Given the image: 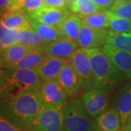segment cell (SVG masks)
Listing matches in <instances>:
<instances>
[{"instance_id":"1","label":"cell","mask_w":131,"mask_h":131,"mask_svg":"<svg viewBox=\"0 0 131 131\" xmlns=\"http://www.w3.org/2000/svg\"><path fill=\"white\" fill-rule=\"evenodd\" d=\"M39 88L0 97V115L12 124L27 131L42 108Z\"/></svg>"},{"instance_id":"2","label":"cell","mask_w":131,"mask_h":131,"mask_svg":"<svg viewBox=\"0 0 131 131\" xmlns=\"http://www.w3.org/2000/svg\"><path fill=\"white\" fill-rule=\"evenodd\" d=\"M94 77V88L111 89L125 80V74L119 70L108 56L99 48L87 49Z\"/></svg>"},{"instance_id":"3","label":"cell","mask_w":131,"mask_h":131,"mask_svg":"<svg viewBox=\"0 0 131 131\" xmlns=\"http://www.w3.org/2000/svg\"><path fill=\"white\" fill-rule=\"evenodd\" d=\"M42 80L34 69H5L0 81V97L27 89L39 88Z\"/></svg>"},{"instance_id":"4","label":"cell","mask_w":131,"mask_h":131,"mask_svg":"<svg viewBox=\"0 0 131 131\" xmlns=\"http://www.w3.org/2000/svg\"><path fill=\"white\" fill-rule=\"evenodd\" d=\"M94 124L80 99L66 103L62 131H88Z\"/></svg>"},{"instance_id":"5","label":"cell","mask_w":131,"mask_h":131,"mask_svg":"<svg viewBox=\"0 0 131 131\" xmlns=\"http://www.w3.org/2000/svg\"><path fill=\"white\" fill-rule=\"evenodd\" d=\"M66 103L59 106H42L39 115L27 131H62Z\"/></svg>"},{"instance_id":"6","label":"cell","mask_w":131,"mask_h":131,"mask_svg":"<svg viewBox=\"0 0 131 131\" xmlns=\"http://www.w3.org/2000/svg\"><path fill=\"white\" fill-rule=\"evenodd\" d=\"M80 80L81 90L87 91L94 88V77L86 49L77 48L69 58Z\"/></svg>"},{"instance_id":"7","label":"cell","mask_w":131,"mask_h":131,"mask_svg":"<svg viewBox=\"0 0 131 131\" xmlns=\"http://www.w3.org/2000/svg\"><path fill=\"white\" fill-rule=\"evenodd\" d=\"M82 103L90 117L95 119L108 106L109 99L107 90L103 88H93L85 91Z\"/></svg>"},{"instance_id":"8","label":"cell","mask_w":131,"mask_h":131,"mask_svg":"<svg viewBox=\"0 0 131 131\" xmlns=\"http://www.w3.org/2000/svg\"><path fill=\"white\" fill-rule=\"evenodd\" d=\"M39 91L42 106H59L66 103L68 95L58 80L42 81Z\"/></svg>"},{"instance_id":"9","label":"cell","mask_w":131,"mask_h":131,"mask_svg":"<svg viewBox=\"0 0 131 131\" xmlns=\"http://www.w3.org/2000/svg\"><path fill=\"white\" fill-rule=\"evenodd\" d=\"M108 30L106 28H93L82 23L77 45L80 48L91 49L103 47L106 44Z\"/></svg>"},{"instance_id":"10","label":"cell","mask_w":131,"mask_h":131,"mask_svg":"<svg viewBox=\"0 0 131 131\" xmlns=\"http://www.w3.org/2000/svg\"><path fill=\"white\" fill-rule=\"evenodd\" d=\"M70 15L66 7H52L44 6L36 12L28 15L39 23L58 26Z\"/></svg>"},{"instance_id":"11","label":"cell","mask_w":131,"mask_h":131,"mask_svg":"<svg viewBox=\"0 0 131 131\" xmlns=\"http://www.w3.org/2000/svg\"><path fill=\"white\" fill-rule=\"evenodd\" d=\"M77 42L65 37H60L47 42L43 47V51L47 56L69 59L77 49Z\"/></svg>"},{"instance_id":"12","label":"cell","mask_w":131,"mask_h":131,"mask_svg":"<svg viewBox=\"0 0 131 131\" xmlns=\"http://www.w3.org/2000/svg\"><path fill=\"white\" fill-rule=\"evenodd\" d=\"M57 80L70 98H74L81 90L80 80L69 59L63 66Z\"/></svg>"},{"instance_id":"13","label":"cell","mask_w":131,"mask_h":131,"mask_svg":"<svg viewBox=\"0 0 131 131\" xmlns=\"http://www.w3.org/2000/svg\"><path fill=\"white\" fill-rule=\"evenodd\" d=\"M114 108L119 114L122 129L131 118V83L124 84L117 90Z\"/></svg>"},{"instance_id":"14","label":"cell","mask_w":131,"mask_h":131,"mask_svg":"<svg viewBox=\"0 0 131 131\" xmlns=\"http://www.w3.org/2000/svg\"><path fill=\"white\" fill-rule=\"evenodd\" d=\"M67 60L65 58L46 56L35 70L42 81L57 80L63 66Z\"/></svg>"},{"instance_id":"15","label":"cell","mask_w":131,"mask_h":131,"mask_svg":"<svg viewBox=\"0 0 131 131\" xmlns=\"http://www.w3.org/2000/svg\"><path fill=\"white\" fill-rule=\"evenodd\" d=\"M101 49L117 68L131 80V52L118 50L107 44Z\"/></svg>"},{"instance_id":"16","label":"cell","mask_w":131,"mask_h":131,"mask_svg":"<svg viewBox=\"0 0 131 131\" xmlns=\"http://www.w3.org/2000/svg\"><path fill=\"white\" fill-rule=\"evenodd\" d=\"M43 46H38L34 47L31 51H29L18 62L14 64L8 66L5 69H36L43 60L45 58L46 55L43 51Z\"/></svg>"},{"instance_id":"17","label":"cell","mask_w":131,"mask_h":131,"mask_svg":"<svg viewBox=\"0 0 131 131\" xmlns=\"http://www.w3.org/2000/svg\"><path fill=\"white\" fill-rule=\"evenodd\" d=\"M95 122L102 131H121L122 130L120 117L115 108H107L95 118Z\"/></svg>"},{"instance_id":"18","label":"cell","mask_w":131,"mask_h":131,"mask_svg":"<svg viewBox=\"0 0 131 131\" xmlns=\"http://www.w3.org/2000/svg\"><path fill=\"white\" fill-rule=\"evenodd\" d=\"M34 47L16 43L0 52V66L5 68L23 58Z\"/></svg>"},{"instance_id":"19","label":"cell","mask_w":131,"mask_h":131,"mask_svg":"<svg viewBox=\"0 0 131 131\" xmlns=\"http://www.w3.org/2000/svg\"><path fill=\"white\" fill-rule=\"evenodd\" d=\"M0 20L6 27L11 29L21 30L31 28L28 20V15L23 10L5 12L0 15Z\"/></svg>"},{"instance_id":"20","label":"cell","mask_w":131,"mask_h":131,"mask_svg":"<svg viewBox=\"0 0 131 131\" xmlns=\"http://www.w3.org/2000/svg\"><path fill=\"white\" fill-rule=\"evenodd\" d=\"M82 26V20L80 16L75 14L70 15L57 27L61 37H65L74 41H77Z\"/></svg>"},{"instance_id":"21","label":"cell","mask_w":131,"mask_h":131,"mask_svg":"<svg viewBox=\"0 0 131 131\" xmlns=\"http://www.w3.org/2000/svg\"><path fill=\"white\" fill-rule=\"evenodd\" d=\"M17 42L31 47L44 46L47 43L32 27L19 30L17 34Z\"/></svg>"},{"instance_id":"22","label":"cell","mask_w":131,"mask_h":131,"mask_svg":"<svg viewBox=\"0 0 131 131\" xmlns=\"http://www.w3.org/2000/svg\"><path fill=\"white\" fill-rule=\"evenodd\" d=\"M106 44L118 50L131 52V31L114 32L108 29Z\"/></svg>"},{"instance_id":"23","label":"cell","mask_w":131,"mask_h":131,"mask_svg":"<svg viewBox=\"0 0 131 131\" xmlns=\"http://www.w3.org/2000/svg\"><path fill=\"white\" fill-rule=\"evenodd\" d=\"M28 20L31 26L47 42L54 41L61 37L57 26L39 23L28 16Z\"/></svg>"},{"instance_id":"24","label":"cell","mask_w":131,"mask_h":131,"mask_svg":"<svg viewBox=\"0 0 131 131\" xmlns=\"http://www.w3.org/2000/svg\"><path fill=\"white\" fill-rule=\"evenodd\" d=\"M109 10H98L93 14L81 16L82 23L93 28H106L108 27Z\"/></svg>"},{"instance_id":"25","label":"cell","mask_w":131,"mask_h":131,"mask_svg":"<svg viewBox=\"0 0 131 131\" xmlns=\"http://www.w3.org/2000/svg\"><path fill=\"white\" fill-rule=\"evenodd\" d=\"M18 31L6 27L0 20V52L18 43L17 34Z\"/></svg>"},{"instance_id":"26","label":"cell","mask_w":131,"mask_h":131,"mask_svg":"<svg viewBox=\"0 0 131 131\" xmlns=\"http://www.w3.org/2000/svg\"><path fill=\"white\" fill-rule=\"evenodd\" d=\"M109 10V9H108ZM108 27L114 32H128L131 31V20L116 15L112 12L108 13Z\"/></svg>"},{"instance_id":"27","label":"cell","mask_w":131,"mask_h":131,"mask_svg":"<svg viewBox=\"0 0 131 131\" xmlns=\"http://www.w3.org/2000/svg\"><path fill=\"white\" fill-rule=\"evenodd\" d=\"M70 10L81 17L93 14L99 9L93 0H75Z\"/></svg>"},{"instance_id":"28","label":"cell","mask_w":131,"mask_h":131,"mask_svg":"<svg viewBox=\"0 0 131 131\" xmlns=\"http://www.w3.org/2000/svg\"><path fill=\"white\" fill-rule=\"evenodd\" d=\"M109 11L119 17L131 20V0L115 1Z\"/></svg>"},{"instance_id":"29","label":"cell","mask_w":131,"mask_h":131,"mask_svg":"<svg viewBox=\"0 0 131 131\" xmlns=\"http://www.w3.org/2000/svg\"><path fill=\"white\" fill-rule=\"evenodd\" d=\"M22 10L26 15H31L45 6L44 0H19Z\"/></svg>"},{"instance_id":"30","label":"cell","mask_w":131,"mask_h":131,"mask_svg":"<svg viewBox=\"0 0 131 131\" xmlns=\"http://www.w3.org/2000/svg\"><path fill=\"white\" fill-rule=\"evenodd\" d=\"M16 10H22L19 0H0V15Z\"/></svg>"},{"instance_id":"31","label":"cell","mask_w":131,"mask_h":131,"mask_svg":"<svg viewBox=\"0 0 131 131\" xmlns=\"http://www.w3.org/2000/svg\"><path fill=\"white\" fill-rule=\"evenodd\" d=\"M0 131H25L7 120L0 115Z\"/></svg>"},{"instance_id":"32","label":"cell","mask_w":131,"mask_h":131,"mask_svg":"<svg viewBox=\"0 0 131 131\" xmlns=\"http://www.w3.org/2000/svg\"><path fill=\"white\" fill-rule=\"evenodd\" d=\"M99 10H107L114 3L115 0H93Z\"/></svg>"},{"instance_id":"33","label":"cell","mask_w":131,"mask_h":131,"mask_svg":"<svg viewBox=\"0 0 131 131\" xmlns=\"http://www.w3.org/2000/svg\"><path fill=\"white\" fill-rule=\"evenodd\" d=\"M45 6L52 7H65L64 0H44Z\"/></svg>"},{"instance_id":"34","label":"cell","mask_w":131,"mask_h":131,"mask_svg":"<svg viewBox=\"0 0 131 131\" xmlns=\"http://www.w3.org/2000/svg\"><path fill=\"white\" fill-rule=\"evenodd\" d=\"M66 3V7L68 8V9H71V6L73 5V3L74 2L75 0H64Z\"/></svg>"},{"instance_id":"35","label":"cell","mask_w":131,"mask_h":131,"mask_svg":"<svg viewBox=\"0 0 131 131\" xmlns=\"http://www.w3.org/2000/svg\"><path fill=\"white\" fill-rule=\"evenodd\" d=\"M121 131H131V120L129 121L126 125V126L123 127Z\"/></svg>"},{"instance_id":"36","label":"cell","mask_w":131,"mask_h":131,"mask_svg":"<svg viewBox=\"0 0 131 131\" xmlns=\"http://www.w3.org/2000/svg\"><path fill=\"white\" fill-rule=\"evenodd\" d=\"M88 131H102V130L98 127V125H97L96 124H94L93 126L92 127H91Z\"/></svg>"},{"instance_id":"37","label":"cell","mask_w":131,"mask_h":131,"mask_svg":"<svg viewBox=\"0 0 131 131\" xmlns=\"http://www.w3.org/2000/svg\"><path fill=\"white\" fill-rule=\"evenodd\" d=\"M4 71H5V68H3L2 66H0V81H1V79L2 77V75H3V73H4Z\"/></svg>"},{"instance_id":"38","label":"cell","mask_w":131,"mask_h":131,"mask_svg":"<svg viewBox=\"0 0 131 131\" xmlns=\"http://www.w3.org/2000/svg\"><path fill=\"white\" fill-rule=\"evenodd\" d=\"M115 1H124V0H115Z\"/></svg>"},{"instance_id":"39","label":"cell","mask_w":131,"mask_h":131,"mask_svg":"<svg viewBox=\"0 0 131 131\" xmlns=\"http://www.w3.org/2000/svg\"><path fill=\"white\" fill-rule=\"evenodd\" d=\"M130 120H131V118H130Z\"/></svg>"}]
</instances>
